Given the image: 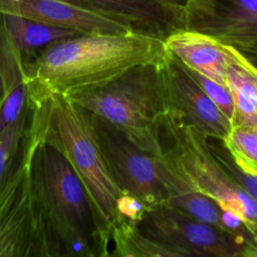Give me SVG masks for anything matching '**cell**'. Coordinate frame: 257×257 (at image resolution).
Here are the masks:
<instances>
[{"label": "cell", "mask_w": 257, "mask_h": 257, "mask_svg": "<svg viewBox=\"0 0 257 257\" xmlns=\"http://www.w3.org/2000/svg\"><path fill=\"white\" fill-rule=\"evenodd\" d=\"M228 65L226 86L233 103L232 126H257V72L235 49Z\"/></svg>", "instance_id": "9a60e30c"}, {"label": "cell", "mask_w": 257, "mask_h": 257, "mask_svg": "<svg viewBox=\"0 0 257 257\" xmlns=\"http://www.w3.org/2000/svg\"><path fill=\"white\" fill-rule=\"evenodd\" d=\"M165 166L192 189L239 217L257 239V200L244 192L222 169L208 146V137L180 113L168 110L162 131Z\"/></svg>", "instance_id": "5b68a950"}, {"label": "cell", "mask_w": 257, "mask_h": 257, "mask_svg": "<svg viewBox=\"0 0 257 257\" xmlns=\"http://www.w3.org/2000/svg\"><path fill=\"white\" fill-rule=\"evenodd\" d=\"M34 104L17 121L0 132V192L23 162L31 137Z\"/></svg>", "instance_id": "e0dca14e"}, {"label": "cell", "mask_w": 257, "mask_h": 257, "mask_svg": "<svg viewBox=\"0 0 257 257\" xmlns=\"http://www.w3.org/2000/svg\"><path fill=\"white\" fill-rule=\"evenodd\" d=\"M113 257H178L170 247L147 236L138 224L128 219L115 223L110 231Z\"/></svg>", "instance_id": "ac0fdd59"}, {"label": "cell", "mask_w": 257, "mask_h": 257, "mask_svg": "<svg viewBox=\"0 0 257 257\" xmlns=\"http://www.w3.org/2000/svg\"><path fill=\"white\" fill-rule=\"evenodd\" d=\"M251 67H252V66H251ZM252 68H253V67H252ZM253 69H254V68H253ZM254 70H255V69H254ZM255 71H256V72H257V70H255Z\"/></svg>", "instance_id": "cb8c5ba5"}, {"label": "cell", "mask_w": 257, "mask_h": 257, "mask_svg": "<svg viewBox=\"0 0 257 257\" xmlns=\"http://www.w3.org/2000/svg\"><path fill=\"white\" fill-rule=\"evenodd\" d=\"M31 143L32 132L23 162L0 192V257H49L31 187Z\"/></svg>", "instance_id": "52a82bcc"}, {"label": "cell", "mask_w": 257, "mask_h": 257, "mask_svg": "<svg viewBox=\"0 0 257 257\" xmlns=\"http://www.w3.org/2000/svg\"><path fill=\"white\" fill-rule=\"evenodd\" d=\"M165 44L188 68L226 85L228 65L235 56L232 45L192 30L171 35L165 40Z\"/></svg>", "instance_id": "5bb4252c"}, {"label": "cell", "mask_w": 257, "mask_h": 257, "mask_svg": "<svg viewBox=\"0 0 257 257\" xmlns=\"http://www.w3.org/2000/svg\"><path fill=\"white\" fill-rule=\"evenodd\" d=\"M162 62L134 66L102 86L69 97L115 125L142 150L159 156L162 124L169 110Z\"/></svg>", "instance_id": "277c9868"}, {"label": "cell", "mask_w": 257, "mask_h": 257, "mask_svg": "<svg viewBox=\"0 0 257 257\" xmlns=\"http://www.w3.org/2000/svg\"><path fill=\"white\" fill-rule=\"evenodd\" d=\"M35 122L43 141L68 160L110 231L122 219L141 220L147 208L115 183L96 141L89 111L69 96L53 94L36 104Z\"/></svg>", "instance_id": "3957f363"}, {"label": "cell", "mask_w": 257, "mask_h": 257, "mask_svg": "<svg viewBox=\"0 0 257 257\" xmlns=\"http://www.w3.org/2000/svg\"><path fill=\"white\" fill-rule=\"evenodd\" d=\"M165 41L137 34H77L45 47L26 66L31 99L72 95L102 86L130 68L161 62Z\"/></svg>", "instance_id": "7a4b0ae2"}, {"label": "cell", "mask_w": 257, "mask_h": 257, "mask_svg": "<svg viewBox=\"0 0 257 257\" xmlns=\"http://www.w3.org/2000/svg\"><path fill=\"white\" fill-rule=\"evenodd\" d=\"M169 109L180 113L208 138L224 140L232 125L189 68L168 49L162 62Z\"/></svg>", "instance_id": "9c48e42d"}, {"label": "cell", "mask_w": 257, "mask_h": 257, "mask_svg": "<svg viewBox=\"0 0 257 257\" xmlns=\"http://www.w3.org/2000/svg\"><path fill=\"white\" fill-rule=\"evenodd\" d=\"M187 30L229 45L257 41V0H190Z\"/></svg>", "instance_id": "8fae6325"}, {"label": "cell", "mask_w": 257, "mask_h": 257, "mask_svg": "<svg viewBox=\"0 0 257 257\" xmlns=\"http://www.w3.org/2000/svg\"><path fill=\"white\" fill-rule=\"evenodd\" d=\"M191 74L198 81V83L203 87L209 97L214 101V103L221 109V111L228 117L231 121L234 114V103L231 93L226 85H222L203 74L190 69Z\"/></svg>", "instance_id": "44dd1931"}, {"label": "cell", "mask_w": 257, "mask_h": 257, "mask_svg": "<svg viewBox=\"0 0 257 257\" xmlns=\"http://www.w3.org/2000/svg\"><path fill=\"white\" fill-rule=\"evenodd\" d=\"M158 164L160 177L166 191V202L169 205L198 221L243 239L249 246L248 257H257V239L239 217L222 209L210 197L189 187L170 171L159 157Z\"/></svg>", "instance_id": "4fadbf2b"}, {"label": "cell", "mask_w": 257, "mask_h": 257, "mask_svg": "<svg viewBox=\"0 0 257 257\" xmlns=\"http://www.w3.org/2000/svg\"><path fill=\"white\" fill-rule=\"evenodd\" d=\"M0 13L19 15L79 34L134 33L115 20L62 0H0Z\"/></svg>", "instance_id": "7c38bea8"}, {"label": "cell", "mask_w": 257, "mask_h": 257, "mask_svg": "<svg viewBox=\"0 0 257 257\" xmlns=\"http://www.w3.org/2000/svg\"><path fill=\"white\" fill-rule=\"evenodd\" d=\"M232 46L235 47V49L255 70H257V41L248 44Z\"/></svg>", "instance_id": "7402d4cb"}, {"label": "cell", "mask_w": 257, "mask_h": 257, "mask_svg": "<svg viewBox=\"0 0 257 257\" xmlns=\"http://www.w3.org/2000/svg\"><path fill=\"white\" fill-rule=\"evenodd\" d=\"M115 20L134 33L165 41L187 30L186 11L163 0H62Z\"/></svg>", "instance_id": "30bf717a"}, {"label": "cell", "mask_w": 257, "mask_h": 257, "mask_svg": "<svg viewBox=\"0 0 257 257\" xmlns=\"http://www.w3.org/2000/svg\"><path fill=\"white\" fill-rule=\"evenodd\" d=\"M208 146L214 158L226 174L248 195L257 200V177L245 173L234 161L222 140L208 138Z\"/></svg>", "instance_id": "ffe728a7"}, {"label": "cell", "mask_w": 257, "mask_h": 257, "mask_svg": "<svg viewBox=\"0 0 257 257\" xmlns=\"http://www.w3.org/2000/svg\"><path fill=\"white\" fill-rule=\"evenodd\" d=\"M163 1L167 2L168 4H170L174 7H177L179 9L186 11V13H187V10H188L189 4H190V0H163Z\"/></svg>", "instance_id": "603a6c76"}, {"label": "cell", "mask_w": 257, "mask_h": 257, "mask_svg": "<svg viewBox=\"0 0 257 257\" xmlns=\"http://www.w3.org/2000/svg\"><path fill=\"white\" fill-rule=\"evenodd\" d=\"M89 113L100 151L122 192L142 202L147 209L166 202L158 157L135 145L106 119Z\"/></svg>", "instance_id": "ba28073f"}, {"label": "cell", "mask_w": 257, "mask_h": 257, "mask_svg": "<svg viewBox=\"0 0 257 257\" xmlns=\"http://www.w3.org/2000/svg\"><path fill=\"white\" fill-rule=\"evenodd\" d=\"M1 14L8 35L30 62L51 43L79 34L72 30L37 22L19 15Z\"/></svg>", "instance_id": "2e32d148"}, {"label": "cell", "mask_w": 257, "mask_h": 257, "mask_svg": "<svg viewBox=\"0 0 257 257\" xmlns=\"http://www.w3.org/2000/svg\"><path fill=\"white\" fill-rule=\"evenodd\" d=\"M137 224L178 257H248L249 246L243 239L198 221L167 202L148 208Z\"/></svg>", "instance_id": "8992f818"}, {"label": "cell", "mask_w": 257, "mask_h": 257, "mask_svg": "<svg viewBox=\"0 0 257 257\" xmlns=\"http://www.w3.org/2000/svg\"><path fill=\"white\" fill-rule=\"evenodd\" d=\"M30 180L49 257H107L110 228L76 172L32 128Z\"/></svg>", "instance_id": "6da1fadb"}, {"label": "cell", "mask_w": 257, "mask_h": 257, "mask_svg": "<svg viewBox=\"0 0 257 257\" xmlns=\"http://www.w3.org/2000/svg\"><path fill=\"white\" fill-rule=\"evenodd\" d=\"M223 143L236 164L257 177V126H232Z\"/></svg>", "instance_id": "d6986e66"}]
</instances>
